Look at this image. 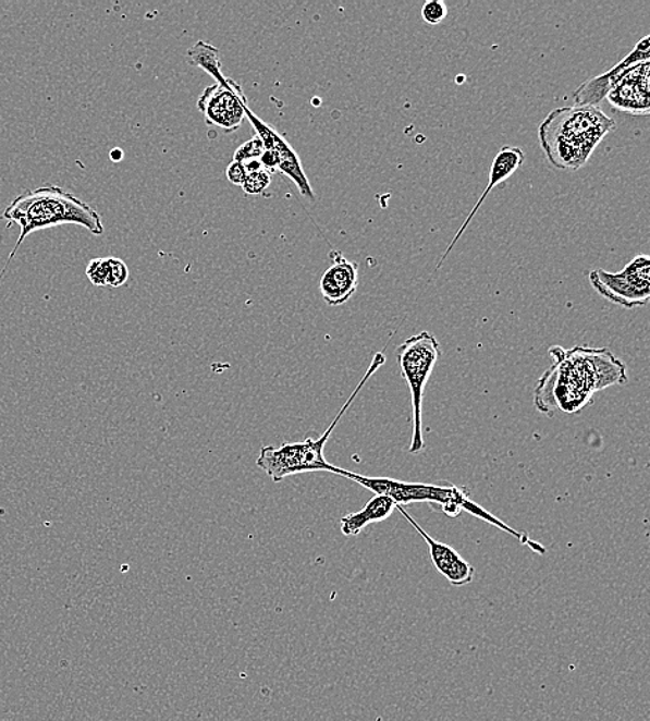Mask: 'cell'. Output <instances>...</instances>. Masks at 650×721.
<instances>
[{"label": "cell", "instance_id": "3957f363", "mask_svg": "<svg viewBox=\"0 0 650 721\" xmlns=\"http://www.w3.org/2000/svg\"><path fill=\"white\" fill-rule=\"evenodd\" d=\"M333 474L355 481V484L372 491L375 496L389 497V499L393 500L397 505L404 506L414 504V502H426V504H430L433 510L444 512V514L450 517H456L459 516L462 512H467V514L479 517V520L490 523V525L498 527V529L515 537L523 546L530 547L532 551L540 553V555L547 553V548L540 545V542L531 540V538L528 537V533L512 529V527L507 526L505 522L498 520V517L491 515L489 511H486L485 508L476 504V502L470 499L469 491H467L465 487H462L461 489V487L454 485L408 484V481L385 479V477L382 479V477L363 476L354 474V472L338 468V466Z\"/></svg>", "mask_w": 650, "mask_h": 721}, {"label": "cell", "instance_id": "52a82bcc", "mask_svg": "<svg viewBox=\"0 0 650 721\" xmlns=\"http://www.w3.org/2000/svg\"><path fill=\"white\" fill-rule=\"evenodd\" d=\"M247 99L242 86L226 78L225 84L207 86L197 100V109L210 125H216L228 134L241 129L246 120Z\"/></svg>", "mask_w": 650, "mask_h": 721}, {"label": "cell", "instance_id": "6da1fadb", "mask_svg": "<svg viewBox=\"0 0 650 721\" xmlns=\"http://www.w3.org/2000/svg\"><path fill=\"white\" fill-rule=\"evenodd\" d=\"M550 354L555 363L538 380L535 392L536 407L548 416L556 408L578 414L597 392L627 383L626 364L606 349L552 347Z\"/></svg>", "mask_w": 650, "mask_h": 721}, {"label": "cell", "instance_id": "ffe728a7", "mask_svg": "<svg viewBox=\"0 0 650 721\" xmlns=\"http://www.w3.org/2000/svg\"><path fill=\"white\" fill-rule=\"evenodd\" d=\"M130 278V269L121 258L109 257V278L108 286L121 288L124 286Z\"/></svg>", "mask_w": 650, "mask_h": 721}, {"label": "cell", "instance_id": "4fadbf2b", "mask_svg": "<svg viewBox=\"0 0 650 721\" xmlns=\"http://www.w3.org/2000/svg\"><path fill=\"white\" fill-rule=\"evenodd\" d=\"M333 266L321 279V293L329 306L338 307L347 303L358 288V264L348 261L340 252L330 253Z\"/></svg>", "mask_w": 650, "mask_h": 721}, {"label": "cell", "instance_id": "7c38bea8", "mask_svg": "<svg viewBox=\"0 0 650 721\" xmlns=\"http://www.w3.org/2000/svg\"><path fill=\"white\" fill-rule=\"evenodd\" d=\"M395 510L428 542L430 558L434 563L437 572L441 573L450 582L451 586L464 587L474 582L476 569L469 562H466L454 548L443 545V542L437 541L433 537L429 536V533L421 529L418 522L404 510L403 505H397Z\"/></svg>", "mask_w": 650, "mask_h": 721}, {"label": "cell", "instance_id": "7402d4cb", "mask_svg": "<svg viewBox=\"0 0 650 721\" xmlns=\"http://www.w3.org/2000/svg\"><path fill=\"white\" fill-rule=\"evenodd\" d=\"M226 176L233 185L242 186L247 176L245 166H243L242 162L232 161L230 167H228Z\"/></svg>", "mask_w": 650, "mask_h": 721}, {"label": "cell", "instance_id": "7a4b0ae2", "mask_svg": "<svg viewBox=\"0 0 650 721\" xmlns=\"http://www.w3.org/2000/svg\"><path fill=\"white\" fill-rule=\"evenodd\" d=\"M614 129L616 121L601 109L572 106L551 111L538 126V139L551 166L561 171H577Z\"/></svg>", "mask_w": 650, "mask_h": 721}, {"label": "cell", "instance_id": "9c48e42d", "mask_svg": "<svg viewBox=\"0 0 650 721\" xmlns=\"http://www.w3.org/2000/svg\"><path fill=\"white\" fill-rule=\"evenodd\" d=\"M384 364H385L384 353L376 354L372 359V364H370L367 374H365L363 380H360L357 388H355L352 398L345 401L343 408L340 410V413L338 414L336 418H334L333 423L330 424L328 430L324 431L321 438L317 440L307 439L302 441V443H293L294 456H296L297 466H298V475L308 474V472H330V474H333L334 468H336V466L329 464L327 459H324L323 455L324 445H327L330 435L333 433V430L334 428H336L338 424L340 423V419H342L344 414L347 413L349 405L354 403V400L355 398H357L360 390L364 389V386L368 383V380L372 378L373 375L378 372V370L382 368Z\"/></svg>", "mask_w": 650, "mask_h": 721}, {"label": "cell", "instance_id": "d6986e66", "mask_svg": "<svg viewBox=\"0 0 650 721\" xmlns=\"http://www.w3.org/2000/svg\"><path fill=\"white\" fill-rule=\"evenodd\" d=\"M263 154H266V147H263L262 142L258 139L257 136H254L253 139L238 147L235 151V159H233V161H238L242 162V164H245V162L248 161L260 160Z\"/></svg>", "mask_w": 650, "mask_h": 721}, {"label": "cell", "instance_id": "ba28073f", "mask_svg": "<svg viewBox=\"0 0 650 721\" xmlns=\"http://www.w3.org/2000/svg\"><path fill=\"white\" fill-rule=\"evenodd\" d=\"M246 119L248 123L256 130V136L262 142L267 151H271L278 160V171L283 172L284 175L291 178L294 184L297 185L299 193L309 200H315V193L309 184L306 172L303 170L302 160H299L296 150L289 144L286 138L278 132L273 126L263 123L260 117L253 113L252 109L246 108Z\"/></svg>", "mask_w": 650, "mask_h": 721}, {"label": "cell", "instance_id": "e0dca14e", "mask_svg": "<svg viewBox=\"0 0 650 721\" xmlns=\"http://www.w3.org/2000/svg\"><path fill=\"white\" fill-rule=\"evenodd\" d=\"M86 277L95 286H108L109 278V257L108 258H94L93 261L86 267Z\"/></svg>", "mask_w": 650, "mask_h": 721}, {"label": "cell", "instance_id": "30bf717a", "mask_svg": "<svg viewBox=\"0 0 650 721\" xmlns=\"http://www.w3.org/2000/svg\"><path fill=\"white\" fill-rule=\"evenodd\" d=\"M650 58V42L649 37L639 40L631 53H628L622 62L617 63L611 70L598 77L587 80L578 86L576 93L573 94L574 103L576 106H588V108H599L602 101L606 99L614 85L618 80L634 65L642 62H649Z\"/></svg>", "mask_w": 650, "mask_h": 721}, {"label": "cell", "instance_id": "603a6c76", "mask_svg": "<svg viewBox=\"0 0 650 721\" xmlns=\"http://www.w3.org/2000/svg\"><path fill=\"white\" fill-rule=\"evenodd\" d=\"M110 157H111V160H113V161H120L121 159H123V151H121L119 149H115V150L111 151Z\"/></svg>", "mask_w": 650, "mask_h": 721}, {"label": "cell", "instance_id": "5bb4252c", "mask_svg": "<svg viewBox=\"0 0 650 721\" xmlns=\"http://www.w3.org/2000/svg\"><path fill=\"white\" fill-rule=\"evenodd\" d=\"M525 157L526 156L525 154H523L520 147L517 146L502 147L500 154H498L495 156L494 161H492L490 176H489L490 178L489 186H487V190L482 192L479 201L476 203L474 210H471L469 217L466 218L464 225L459 228L458 233H456L455 237L452 239L451 245L449 246V248H446L444 256L441 257V260L439 261V266H437V268H441V266H443L444 261L446 260V257L450 256L452 248L455 247L456 242H458L462 235H464L465 231L467 230V227L470 225L471 220H474V217L477 215V211H479V208L481 207L482 203H485L487 196L490 195V192L494 190L495 186L502 184V182H505L507 178H511L513 174H515V172L520 169L523 162H525Z\"/></svg>", "mask_w": 650, "mask_h": 721}, {"label": "cell", "instance_id": "2e32d148", "mask_svg": "<svg viewBox=\"0 0 650 721\" xmlns=\"http://www.w3.org/2000/svg\"><path fill=\"white\" fill-rule=\"evenodd\" d=\"M187 63L193 68L205 70L216 80V84H225V75L222 74V62L220 49L212 47V45L199 40L196 45L187 50Z\"/></svg>", "mask_w": 650, "mask_h": 721}, {"label": "cell", "instance_id": "8992f818", "mask_svg": "<svg viewBox=\"0 0 650 721\" xmlns=\"http://www.w3.org/2000/svg\"><path fill=\"white\" fill-rule=\"evenodd\" d=\"M589 283L603 298L616 306L634 309L647 306L650 298V260L647 254H638L622 272L593 269Z\"/></svg>", "mask_w": 650, "mask_h": 721}, {"label": "cell", "instance_id": "44dd1931", "mask_svg": "<svg viewBox=\"0 0 650 721\" xmlns=\"http://www.w3.org/2000/svg\"><path fill=\"white\" fill-rule=\"evenodd\" d=\"M446 14H449V8L441 0H429L421 9V17H424L425 23L430 25L443 23Z\"/></svg>", "mask_w": 650, "mask_h": 721}, {"label": "cell", "instance_id": "9a60e30c", "mask_svg": "<svg viewBox=\"0 0 650 721\" xmlns=\"http://www.w3.org/2000/svg\"><path fill=\"white\" fill-rule=\"evenodd\" d=\"M395 508H397V504L389 497L375 496L363 510L342 517V521H340L342 533L347 537L358 536L365 527L372 525V523L389 520Z\"/></svg>", "mask_w": 650, "mask_h": 721}, {"label": "cell", "instance_id": "277c9868", "mask_svg": "<svg viewBox=\"0 0 650 721\" xmlns=\"http://www.w3.org/2000/svg\"><path fill=\"white\" fill-rule=\"evenodd\" d=\"M2 218L9 225L17 223L22 228L13 248L16 252L32 233L65 223L84 227L96 236L103 235L105 232L101 217L93 206L78 199L73 193L52 185L22 193L4 208Z\"/></svg>", "mask_w": 650, "mask_h": 721}, {"label": "cell", "instance_id": "5b68a950", "mask_svg": "<svg viewBox=\"0 0 650 721\" xmlns=\"http://www.w3.org/2000/svg\"><path fill=\"white\" fill-rule=\"evenodd\" d=\"M440 355L439 340L430 332L415 334L397 349L401 374L409 386L410 399H413L410 401H413L414 433L409 445L410 454H418L425 449L424 435H421V404H424L426 383L429 382Z\"/></svg>", "mask_w": 650, "mask_h": 721}, {"label": "cell", "instance_id": "ac0fdd59", "mask_svg": "<svg viewBox=\"0 0 650 721\" xmlns=\"http://www.w3.org/2000/svg\"><path fill=\"white\" fill-rule=\"evenodd\" d=\"M271 174L267 170H258L247 174L242 187L247 195H261L271 185Z\"/></svg>", "mask_w": 650, "mask_h": 721}, {"label": "cell", "instance_id": "8fae6325", "mask_svg": "<svg viewBox=\"0 0 650 721\" xmlns=\"http://www.w3.org/2000/svg\"><path fill=\"white\" fill-rule=\"evenodd\" d=\"M650 62L629 69L613 86L606 99L614 109L631 115L650 113Z\"/></svg>", "mask_w": 650, "mask_h": 721}]
</instances>
